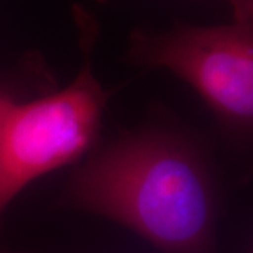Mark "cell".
Segmentation results:
<instances>
[{"label": "cell", "instance_id": "cell-1", "mask_svg": "<svg viewBox=\"0 0 253 253\" xmlns=\"http://www.w3.org/2000/svg\"><path fill=\"white\" fill-rule=\"evenodd\" d=\"M68 196L79 210L132 229L165 253L214 252V186L197 151L179 136L120 139L76 173Z\"/></svg>", "mask_w": 253, "mask_h": 253}, {"label": "cell", "instance_id": "cell-2", "mask_svg": "<svg viewBox=\"0 0 253 253\" xmlns=\"http://www.w3.org/2000/svg\"><path fill=\"white\" fill-rule=\"evenodd\" d=\"M83 61L66 87L27 103L10 100L0 121V214L31 181L79 159L97 135L109 94L93 72L97 21L73 10Z\"/></svg>", "mask_w": 253, "mask_h": 253}, {"label": "cell", "instance_id": "cell-3", "mask_svg": "<svg viewBox=\"0 0 253 253\" xmlns=\"http://www.w3.org/2000/svg\"><path fill=\"white\" fill-rule=\"evenodd\" d=\"M126 56L136 66L166 69L187 82L226 124H252L253 21L136 28Z\"/></svg>", "mask_w": 253, "mask_h": 253}, {"label": "cell", "instance_id": "cell-4", "mask_svg": "<svg viewBox=\"0 0 253 253\" xmlns=\"http://www.w3.org/2000/svg\"><path fill=\"white\" fill-rule=\"evenodd\" d=\"M99 3H107L110 0H96ZM232 11V20L253 21V0H224Z\"/></svg>", "mask_w": 253, "mask_h": 253}, {"label": "cell", "instance_id": "cell-5", "mask_svg": "<svg viewBox=\"0 0 253 253\" xmlns=\"http://www.w3.org/2000/svg\"><path fill=\"white\" fill-rule=\"evenodd\" d=\"M10 97L7 93H4V91L0 89V121H1V117H3V113H4V110L7 107V104L10 103Z\"/></svg>", "mask_w": 253, "mask_h": 253}]
</instances>
